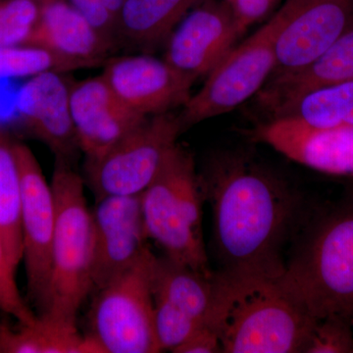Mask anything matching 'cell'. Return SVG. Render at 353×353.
Segmentation results:
<instances>
[{"instance_id": "cell-17", "label": "cell", "mask_w": 353, "mask_h": 353, "mask_svg": "<svg viewBox=\"0 0 353 353\" xmlns=\"http://www.w3.org/2000/svg\"><path fill=\"white\" fill-rule=\"evenodd\" d=\"M25 44L71 59L105 64L116 43L106 38L68 0L41 4L36 27Z\"/></svg>"}, {"instance_id": "cell-26", "label": "cell", "mask_w": 353, "mask_h": 353, "mask_svg": "<svg viewBox=\"0 0 353 353\" xmlns=\"http://www.w3.org/2000/svg\"><path fill=\"white\" fill-rule=\"evenodd\" d=\"M352 323L339 316L318 320L311 332L306 353L353 352Z\"/></svg>"}, {"instance_id": "cell-27", "label": "cell", "mask_w": 353, "mask_h": 353, "mask_svg": "<svg viewBox=\"0 0 353 353\" xmlns=\"http://www.w3.org/2000/svg\"><path fill=\"white\" fill-rule=\"evenodd\" d=\"M16 270L0 240V310L12 316L20 325L32 324L38 315L21 296L16 283Z\"/></svg>"}, {"instance_id": "cell-5", "label": "cell", "mask_w": 353, "mask_h": 353, "mask_svg": "<svg viewBox=\"0 0 353 353\" xmlns=\"http://www.w3.org/2000/svg\"><path fill=\"white\" fill-rule=\"evenodd\" d=\"M202 192L192 155L176 145L141 194V208L146 236L165 256L211 274L202 236Z\"/></svg>"}, {"instance_id": "cell-16", "label": "cell", "mask_w": 353, "mask_h": 353, "mask_svg": "<svg viewBox=\"0 0 353 353\" xmlns=\"http://www.w3.org/2000/svg\"><path fill=\"white\" fill-rule=\"evenodd\" d=\"M71 85L64 74L46 72L23 83L15 99L16 111L28 129L55 158L68 161L80 150L70 105Z\"/></svg>"}, {"instance_id": "cell-28", "label": "cell", "mask_w": 353, "mask_h": 353, "mask_svg": "<svg viewBox=\"0 0 353 353\" xmlns=\"http://www.w3.org/2000/svg\"><path fill=\"white\" fill-rule=\"evenodd\" d=\"M72 6L114 43L117 41L118 18L105 6L103 0H68Z\"/></svg>"}, {"instance_id": "cell-12", "label": "cell", "mask_w": 353, "mask_h": 353, "mask_svg": "<svg viewBox=\"0 0 353 353\" xmlns=\"http://www.w3.org/2000/svg\"><path fill=\"white\" fill-rule=\"evenodd\" d=\"M290 1L289 19L276 41L270 79L305 68L353 25V0Z\"/></svg>"}, {"instance_id": "cell-22", "label": "cell", "mask_w": 353, "mask_h": 353, "mask_svg": "<svg viewBox=\"0 0 353 353\" xmlns=\"http://www.w3.org/2000/svg\"><path fill=\"white\" fill-rule=\"evenodd\" d=\"M272 118L289 117L310 127H353V80L316 88L276 109Z\"/></svg>"}, {"instance_id": "cell-14", "label": "cell", "mask_w": 353, "mask_h": 353, "mask_svg": "<svg viewBox=\"0 0 353 353\" xmlns=\"http://www.w3.org/2000/svg\"><path fill=\"white\" fill-rule=\"evenodd\" d=\"M253 137L313 170L353 176V127L320 129L292 118H271Z\"/></svg>"}, {"instance_id": "cell-15", "label": "cell", "mask_w": 353, "mask_h": 353, "mask_svg": "<svg viewBox=\"0 0 353 353\" xmlns=\"http://www.w3.org/2000/svg\"><path fill=\"white\" fill-rule=\"evenodd\" d=\"M70 105L79 148L87 162L103 157L148 118L123 104L101 75L72 83Z\"/></svg>"}, {"instance_id": "cell-21", "label": "cell", "mask_w": 353, "mask_h": 353, "mask_svg": "<svg viewBox=\"0 0 353 353\" xmlns=\"http://www.w3.org/2000/svg\"><path fill=\"white\" fill-rule=\"evenodd\" d=\"M0 353H104L94 336L79 334L77 325L39 314L18 330L0 325Z\"/></svg>"}, {"instance_id": "cell-29", "label": "cell", "mask_w": 353, "mask_h": 353, "mask_svg": "<svg viewBox=\"0 0 353 353\" xmlns=\"http://www.w3.org/2000/svg\"><path fill=\"white\" fill-rule=\"evenodd\" d=\"M238 23L241 32H245L250 25L263 20L282 0H225Z\"/></svg>"}, {"instance_id": "cell-4", "label": "cell", "mask_w": 353, "mask_h": 353, "mask_svg": "<svg viewBox=\"0 0 353 353\" xmlns=\"http://www.w3.org/2000/svg\"><path fill=\"white\" fill-rule=\"evenodd\" d=\"M57 222L51 254L48 306L41 314L77 325V314L92 290L94 228L85 187L71 161L55 158L51 180Z\"/></svg>"}, {"instance_id": "cell-20", "label": "cell", "mask_w": 353, "mask_h": 353, "mask_svg": "<svg viewBox=\"0 0 353 353\" xmlns=\"http://www.w3.org/2000/svg\"><path fill=\"white\" fill-rule=\"evenodd\" d=\"M204 0H124L118 34L152 50L164 46L183 18Z\"/></svg>"}, {"instance_id": "cell-13", "label": "cell", "mask_w": 353, "mask_h": 353, "mask_svg": "<svg viewBox=\"0 0 353 353\" xmlns=\"http://www.w3.org/2000/svg\"><path fill=\"white\" fill-rule=\"evenodd\" d=\"M92 290L131 268L148 250L141 196H108L92 210Z\"/></svg>"}, {"instance_id": "cell-7", "label": "cell", "mask_w": 353, "mask_h": 353, "mask_svg": "<svg viewBox=\"0 0 353 353\" xmlns=\"http://www.w3.org/2000/svg\"><path fill=\"white\" fill-rule=\"evenodd\" d=\"M150 248L131 268L97 290L90 311V336L104 353H157L153 270Z\"/></svg>"}, {"instance_id": "cell-11", "label": "cell", "mask_w": 353, "mask_h": 353, "mask_svg": "<svg viewBox=\"0 0 353 353\" xmlns=\"http://www.w3.org/2000/svg\"><path fill=\"white\" fill-rule=\"evenodd\" d=\"M241 34L225 0H204L172 32L165 43L164 59L196 81L208 77Z\"/></svg>"}, {"instance_id": "cell-24", "label": "cell", "mask_w": 353, "mask_h": 353, "mask_svg": "<svg viewBox=\"0 0 353 353\" xmlns=\"http://www.w3.org/2000/svg\"><path fill=\"white\" fill-rule=\"evenodd\" d=\"M99 66L101 65L63 57L31 44L0 48V80L30 79L46 72L70 73Z\"/></svg>"}, {"instance_id": "cell-8", "label": "cell", "mask_w": 353, "mask_h": 353, "mask_svg": "<svg viewBox=\"0 0 353 353\" xmlns=\"http://www.w3.org/2000/svg\"><path fill=\"white\" fill-rule=\"evenodd\" d=\"M183 131L182 122L176 114L150 116L103 157L87 162L88 181L97 199L141 196L154 180Z\"/></svg>"}, {"instance_id": "cell-30", "label": "cell", "mask_w": 353, "mask_h": 353, "mask_svg": "<svg viewBox=\"0 0 353 353\" xmlns=\"http://www.w3.org/2000/svg\"><path fill=\"white\" fill-rule=\"evenodd\" d=\"M173 352L222 353L219 333L211 325H203L190 334Z\"/></svg>"}, {"instance_id": "cell-3", "label": "cell", "mask_w": 353, "mask_h": 353, "mask_svg": "<svg viewBox=\"0 0 353 353\" xmlns=\"http://www.w3.org/2000/svg\"><path fill=\"white\" fill-rule=\"evenodd\" d=\"M279 282L317 321L339 316L353 323V202L313 228Z\"/></svg>"}, {"instance_id": "cell-23", "label": "cell", "mask_w": 353, "mask_h": 353, "mask_svg": "<svg viewBox=\"0 0 353 353\" xmlns=\"http://www.w3.org/2000/svg\"><path fill=\"white\" fill-rule=\"evenodd\" d=\"M13 145L0 130V240L17 268L23 260L22 188Z\"/></svg>"}, {"instance_id": "cell-32", "label": "cell", "mask_w": 353, "mask_h": 353, "mask_svg": "<svg viewBox=\"0 0 353 353\" xmlns=\"http://www.w3.org/2000/svg\"><path fill=\"white\" fill-rule=\"evenodd\" d=\"M34 1L38 2L39 6H41V4L46 3V2L52 1V0H34Z\"/></svg>"}, {"instance_id": "cell-31", "label": "cell", "mask_w": 353, "mask_h": 353, "mask_svg": "<svg viewBox=\"0 0 353 353\" xmlns=\"http://www.w3.org/2000/svg\"><path fill=\"white\" fill-rule=\"evenodd\" d=\"M103 2L105 3V6L108 7L109 10L118 18L121 7H122L124 0H103Z\"/></svg>"}, {"instance_id": "cell-9", "label": "cell", "mask_w": 353, "mask_h": 353, "mask_svg": "<svg viewBox=\"0 0 353 353\" xmlns=\"http://www.w3.org/2000/svg\"><path fill=\"white\" fill-rule=\"evenodd\" d=\"M13 146L22 188L21 228L28 294L41 314L50 292L57 206L51 183L44 178L31 148L21 143Z\"/></svg>"}, {"instance_id": "cell-19", "label": "cell", "mask_w": 353, "mask_h": 353, "mask_svg": "<svg viewBox=\"0 0 353 353\" xmlns=\"http://www.w3.org/2000/svg\"><path fill=\"white\" fill-rule=\"evenodd\" d=\"M353 80V25L307 67L269 79L259 101L269 113L310 90Z\"/></svg>"}, {"instance_id": "cell-2", "label": "cell", "mask_w": 353, "mask_h": 353, "mask_svg": "<svg viewBox=\"0 0 353 353\" xmlns=\"http://www.w3.org/2000/svg\"><path fill=\"white\" fill-rule=\"evenodd\" d=\"M209 325L222 353L304 352L316 322L279 279L229 278L215 272Z\"/></svg>"}, {"instance_id": "cell-1", "label": "cell", "mask_w": 353, "mask_h": 353, "mask_svg": "<svg viewBox=\"0 0 353 353\" xmlns=\"http://www.w3.org/2000/svg\"><path fill=\"white\" fill-rule=\"evenodd\" d=\"M202 190L212 206L216 272L229 278H281L283 250L299 211L289 185L233 154L212 162Z\"/></svg>"}, {"instance_id": "cell-25", "label": "cell", "mask_w": 353, "mask_h": 353, "mask_svg": "<svg viewBox=\"0 0 353 353\" xmlns=\"http://www.w3.org/2000/svg\"><path fill=\"white\" fill-rule=\"evenodd\" d=\"M41 12L34 0L0 1V48L25 44L30 38Z\"/></svg>"}, {"instance_id": "cell-6", "label": "cell", "mask_w": 353, "mask_h": 353, "mask_svg": "<svg viewBox=\"0 0 353 353\" xmlns=\"http://www.w3.org/2000/svg\"><path fill=\"white\" fill-rule=\"evenodd\" d=\"M292 11V1L239 46L206 77L179 114L183 130L238 108L264 87L276 66V41Z\"/></svg>"}, {"instance_id": "cell-18", "label": "cell", "mask_w": 353, "mask_h": 353, "mask_svg": "<svg viewBox=\"0 0 353 353\" xmlns=\"http://www.w3.org/2000/svg\"><path fill=\"white\" fill-rule=\"evenodd\" d=\"M215 296V272L202 273L169 257L157 256L153 270L155 307L203 326L210 321Z\"/></svg>"}, {"instance_id": "cell-10", "label": "cell", "mask_w": 353, "mask_h": 353, "mask_svg": "<svg viewBox=\"0 0 353 353\" xmlns=\"http://www.w3.org/2000/svg\"><path fill=\"white\" fill-rule=\"evenodd\" d=\"M101 76L123 104L143 117L172 112L190 97L196 81L152 55L108 59Z\"/></svg>"}]
</instances>
